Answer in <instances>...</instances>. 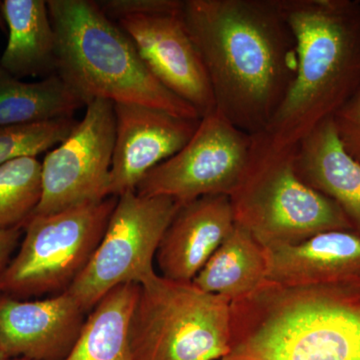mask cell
<instances>
[{
  "mask_svg": "<svg viewBox=\"0 0 360 360\" xmlns=\"http://www.w3.org/2000/svg\"><path fill=\"white\" fill-rule=\"evenodd\" d=\"M85 314L66 291L33 302L0 295V348L8 359L63 360L77 342Z\"/></svg>",
  "mask_w": 360,
  "mask_h": 360,
  "instance_id": "cell-13",
  "label": "cell"
},
{
  "mask_svg": "<svg viewBox=\"0 0 360 360\" xmlns=\"http://www.w3.org/2000/svg\"><path fill=\"white\" fill-rule=\"evenodd\" d=\"M295 149L253 135L250 167L231 194L236 224L265 250L300 245L335 229H354L340 206L296 174Z\"/></svg>",
  "mask_w": 360,
  "mask_h": 360,
  "instance_id": "cell-5",
  "label": "cell"
},
{
  "mask_svg": "<svg viewBox=\"0 0 360 360\" xmlns=\"http://www.w3.org/2000/svg\"><path fill=\"white\" fill-rule=\"evenodd\" d=\"M111 20L136 15H179L184 0H103L96 1Z\"/></svg>",
  "mask_w": 360,
  "mask_h": 360,
  "instance_id": "cell-23",
  "label": "cell"
},
{
  "mask_svg": "<svg viewBox=\"0 0 360 360\" xmlns=\"http://www.w3.org/2000/svg\"><path fill=\"white\" fill-rule=\"evenodd\" d=\"M84 106V101L58 75L25 82L0 63V125L73 117Z\"/></svg>",
  "mask_w": 360,
  "mask_h": 360,
  "instance_id": "cell-20",
  "label": "cell"
},
{
  "mask_svg": "<svg viewBox=\"0 0 360 360\" xmlns=\"http://www.w3.org/2000/svg\"><path fill=\"white\" fill-rule=\"evenodd\" d=\"M139 284L110 291L89 314L77 342L63 360H132L130 326Z\"/></svg>",
  "mask_w": 360,
  "mask_h": 360,
  "instance_id": "cell-19",
  "label": "cell"
},
{
  "mask_svg": "<svg viewBox=\"0 0 360 360\" xmlns=\"http://www.w3.org/2000/svg\"><path fill=\"white\" fill-rule=\"evenodd\" d=\"M117 198L52 214L32 215L16 257L0 277V292L32 297L65 292L103 238Z\"/></svg>",
  "mask_w": 360,
  "mask_h": 360,
  "instance_id": "cell-7",
  "label": "cell"
},
{
  "mask_svg": "<svg viewBox=\"0 0 360 360\" xmlns=\"http://www.w3.org/2000/svg\"><path fill=\"white\" fill-rule=\"evenodd\" d=\"M9 360V359H8ZM13 360H27V359H13Z\"/></svg>",
  "mask_w": 360,
  "mask_h": 360,
  "instance_id": "cell-27",
  "label": "cell"
},
{
  "mask_svg": "<svg viewBox=\"0 0 360 360\" xmlns=\"http://www.w3.org/2000/svg\"><path fill=\"white\" fill-rule=\"evenodd\" d=\"M265 248L243 227L234 224L231 233L208 259L193 283L205 292L234 302L266 283Z\"/></svg>",
  "mask_w": 360,
  "mask_h": 360,
  "instance_id": "cell-18",
  "label": "cell"
},
{
  "mask_svg": "<svg viewBox=\"0 0 360 360\" xmlns=\"http://www.w3.org/2000/svg\"><path fill=\"white\" fill-rule=\"evenodd\" d=\"M0 360H8L6 355L4 354V352H2L1 348H0Z\"/></svg>",
  "mask_w": 360,
  "mask_h": 360,
  "instance_id": "cell-26",
  "label": "cell"
},
{
  "mask_svg": "<svg viewBox=\"0 0 360 360\" xmlns=\"http://www.w3.org/2000/svg\"><path fill=\"white\" fill-rule=\"evenodd\" d=\"M221 360H360V284L266 281L231 303Z\"/></svg>",
  "mask_w": 360,
  "mask_h": 360,
  "instance_id": "cell-2",
  "label": "cell"
},
{
  "mask_svg": "<svg viewBox=\"0 0 360 360\" xmlns=\"http://www.w3.org/2000/svg\"><path fill=\"white\" fill-rule=\"evenodd\" d=\"M295 169L307 186L335 201L360 233V162L343 148L333 117L295 146Z\"/></svg>",
  "mask_w": 360,
  "mask_h": 360,
  "instance_id": "cell-16",
  "label": "cell"
},
{
  "mask_svg": "<svg viewBox=\"0 0 360 360\" xmlns=\"http://www.w3.org/2000/svg\"><path fill=\"white\" fill-rule=\"evenodd\" d=\"M20 229L21 227L0 229V277L11 262V255L20 241Z\"/></svg>",
  "mask_w": 360,
  "mask_h": 360,
  "instance_id": "cell-25",
  "label": "cell"
},
{
  "mask_svg": "<svg viewBox=\"0 0 360 360\" xmlns=\"http://www.w3.org/2000/svg\"><path fill=\"white\" fill-rule=\"evenodd\" d=\"M41 162L21 158L0 165V229H22L41 198Z\"/></svg>",
  "mask_w": 360,
  "mask_h": 360,
  "instance_id": "cell-21",
  "label": "cell"
},
{
  "mask_svg": "<svg viewBox=\"0 0 360 360\" xmlns=\"http://www.w3.org/2000/svg\"><path fill=\"white\" fill-rule=\"evenodd\" d=\"M115 112L110 193L116 198L136 191L151 169L191 141L200 122L139 104L115 103Z\"/></svg>",
  "mask_w": 360,
  "mask_h": 360,
  "instance_id": "cell-12",
  "label": "cell"
},
{
  "mask_svg": "<svg viewBox=\"0 0 360 360\" xmlns=\"http://www.w3.org/2000/svg\"><path fill=\"white\" fill-rule=\"evenodd\" d=\"M182 203L168 196H118L103 238L70 293L85 314L110 291L125 283L141 284L155 276L156 252Z\"/></svg>",
  "mask_w": 360,
  "mask_h": 360,
  "instance_id": "cell-8",
  "label": "cell"
},
{
  "mask_svg": "<svg viewBox=\"0 0 360 360\" xmlns=\"http://www.w3.org/2000/svg\"><path fill=\"white\" fill-rule=\"evenodd\" d=\"M229 340L226 298L158 274L139 284L130 326L132 360H221Z\"/></svg>",
  "mask_w": 360,
  "mask_h": 360,
  "instance_id": "cell-6",
  "label": "cell"
},
{
  "mask_svg": "<svg viewBox=\"0 0 360 360\" xmlns=\"http://www.w3.org/2000/svg\"><path fill=\"white\" fill-rule=\"evenodd\" d=\"M234 224L229 195L201 196L181 205L156 252L160 276L193 283Z\"/></svg>",
  "mask_w": 360,
  "mask_h": 360,
  "instance_id": "cell-14",
  "label": "cell"
},
{
  "mask_svg": "<svg viewBox=\"0 0 360 360\" xmlns=\"http://www.w3.org/2000/svg\"><path fill=\"white\" fill-rule=\"evenodd\" d=\"M297 44L292 84L264 134L295 148L360 89L359 0H281Z\"/></svg>",
  "mask_w": 360,
  "mask_h": 360,
  "instance_id": "cell-3",
  "label": "cell"
},
{
  "mask_svg": "<svg viewBox=\"0 0 360 360\" xmlns=\"http://www.w3.org/2000/svg\"><path fill=\"white\" fill-rule=\"evenodd\" d=\"M333 120L343 148L360 162V89L336 111Z\"/></svg>",
  "mask_w": 360,
  "mask_h": 360,
  "instance_id": "cell-24",
  "label": "cell"
},
{
  "mask_svg": "<svg viewBox=\"0 0 360 360\" xmlns=\"http://www.w3.org/2000/svg\"><path fill=\"white\" fill-rule=\"evenodd\" d=\"M179 18L205 65L215 110L246 134L264 131L297 70L281 0H184Z\"/></svg>",
  "mask_w": 360,
  "mask_h": 360,
  "instance_id": "cell-1",
  "label": "cell"
},
{
  "mask_svg": "<svg viewBox=\"0 0 360 360\" xmlns=\"http://www.w3.org/2000/svg\"><path fill=\"white\" fill-rule=\"evenodd\" d=\"M266 279L283 285L360 284V233L321 232L300 245L265 250Z\"/></svg>",
  "mask_w": 360,
  "mask_h": 360,
  "instance_id": "cell-15",
  "label": "cell"
},
{
  "mask_svg": "<svg viewBox=\"0 0 360 360\" xmlns=\"http://www.w3.org/2000/svg\"><path fill=\"white\" fill-rule=\"evenodd\" d=\"M46 2L56 34V75L86 105L105 99L200 120L193 106L156 79L129 35L96 1Z\"/></svg>",
  "mask_w": 360,
  "mask_h": 360,
  "instance_id": "cell-4",
  "label": "cell"
},
{
  "mask_svg": "<svg viewBox=\"0 0 360 360\" xmlns=\"http://www.w3.org/2000/svg\"><path fill=\"white\" fill-rule=\"evenodd\" d=\"M8 41L0 63L13 77L46 78L56 75V41L44 0L1 2Z\"/></svg>",
  "mask_w": 360,
  "mask_h": 360,
  "instance_id": "cell-17",
  "label": "cell"
},
{
  "mask_svg": "<svg viewBox=\"0 0 360 360\" xmlns=\"http://www.w3.org/2000/svg\"><path fill=\"white\" fill-rule=\"evenodd\" d=\"M115 141V103L94 99L70 136L45 156L41 198L32 215L52 214L110 198Z\"/></svg>",
  "mask_w": 360,
  "mask_h": 360,
  "instance_id": "cell-10",
  "label": "cell"
},
{
  "mask_svg": "<svg viewBox=\"0 0 360 360\" xmlns=\"http://www.w3.org/2000/svg\"><path fill=\"white\" fill-rule=\"evenodd\" d=\"M77 120L56 118L46 122L0 125V165L21 158H37L65 141Z\"/></svg>",
  "mask_w": 360,
  "mask_h": 360,
  "instance_id": "cell-22",
  "label": "cell"
},
{
  "mask_svg": "<svg viewBox=\"0 0 360 360\" xmlns=\"http://www.w3.org/2000/svg\"><path fill=\"white\" fill-rule=\"evenodd\" d=\"M150 72L165 89L198 111L215 110L210 78L179 15H136L118 20Z\"/></svg>",
  "mask_w": 360,
  "mask_h": 360,
  "instance_id": "cell-11",
  "label": "cell"
},
{
  "mask_svg": "<svg viewBox=\"0 0 360 360\" xmlns=\"http://www.w3.org/2000/svg\"><path fill=\"white\" fill-rule=\"evenodd\" d=\"M253 135L234 127L219 111L200 118L191 141L142 179L136 193L162 195L180 203L201 196H231L250 167Z\"/></svg>",
  "mask_w": 360,
  "mask_h": 360,
  "instance_id": "cell-9",
  "label": "cell"
}]
</instances>
